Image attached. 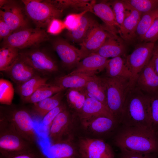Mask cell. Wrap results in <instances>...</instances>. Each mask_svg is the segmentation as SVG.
<instances>
[{
    "instance_id": "cell-27",
    "label": "cell",
    "mask_w": 158,
    "mask_h": 158,
    "mask_svg": "<svg viewBox=\"0 0 158 158\" xmlns=\"http://www.w3.org/2000/svg\"><path fill=\"white\" fill-rule=\"evenodd\" d=\"M107 75L109 78L123 77L131 78V74L122 56L116 57L109 59L105 67Z\"/></svg>"
},
{
    "instance_id": "cell-37",
    "label": "cell",
    "mask_w": 158,
    "mask_h": 158,
    "mask_svg": "<svg viewBox=\"0 0 158 158\" xmlns=\"http://www.w3.org/2000/svg\"><path fill=\"white\" fill-rule=\"evenodd\" d=\"M148 96V112L150 125L151 128L156 132L158 128V95Z\"/></svg>"
},
{
    "instance_id": "cell-31",
    "label": "cell",
    "mask_w": 158,
    "mask_h": 158,
    "mask_svg": "<svg viewBox=\"0 0 158 158\" xmlns=\"http://www.w3.org/2000/svg\"><path fill=\"white\" fill-rule=\"evenodd\" d=\"M54 4L59 9L63 11L66 9L82 12L89 11L90 12L92 5L96 1L90 0H52Z\"/></svg>"
},
{
    "instance_id": "cell-33",
    "label": "cell",
    "mask_w": 158,
    "mask_h": 158,
    "mask_svg": "<svg viewBox=\"0 0 158 158\" xmlns=\"http://www.w3.org/2000/svg\"><path fill=\"white\" fill-rule=\"evenodd\" d=\"M19 49L9 46H3L0 49V71H4L18 57Z\"/></svg>"
},
{
    "instance_id": "cell-32",
    "label": "cell",
    "mask_w": 158,
    "mask_h": 158,
    "mask_svg": "<svg viewBox=\"0 0 158 158\" xmlns=\"http://www.w3.org/2000/svg\"><path fill=\"white\" fill-rule=\"evenodd\" d=\"M158 15V7L142 14L136 28V37L141 40Z\"/></svg>"
},
{
    "instance_id": "cell-26",
    "label": "cell",
    "mask_w": 158,
    "mask_h": 158,
    "mask_svg": "<svg viewBox=\"0 0 158 158\" xmlns=\"http://www.w3.org/2000/svg\"><path fill=\"white\" fill-rule=\"evenodd\" d=\"M63 95L62 91L33 104L31 107L32 112L42 119L49 112L61 104Z\"/></svg>"
},
{
    "instance_id": "cell-17",
    "label": "cell",
    "mask_w": 158,
    "mask_h": 158,
    "mask_svg": "<svg viewBox=\"0 0 158 158\" xmlns=\"http://www.w3.org/2000/svg\"><path fill=\"white\" fill-rule=\"evenodd\" d=\"M125 3V16L118 34L124 41L129 42L136 38V28L142 14Z\"/></svg>"
},
{
    "instance_id": "cell-3",
    "label": "cell",
    "mask_w": 158,
    "mask_h": 158,
    "mask_svg": "<svg viewBox=\"0 0 158 158\" xmlns=\"http://www.w3.org/2000/svg\"><path fill=\"white\" fill-rule=\"evenodd\" d=\"M37 146L24 138L10 122L0 115V156L18 155L30 151Z\"/></svg>"
},
{
    "instance_id": "cell-28",
    "label": "cell",
    "mask_w": 158,
    "mask_h": 158,
    "mask_svg": "<svg viewBox=\"0 0 158 158\" xmlns=\"http://www.w3.org/2000/svg\"><path fill=\"white\" fill-rule=\"evenodd\" d=\"M117 121L114 119L104 116L96 117L82 122L83 126L92 131L103 133L111 130Z\"/></svg>"
},
{
    "instance_id": "cell-39",
    "label": "cell",
    "mask_w": 158,
    "mask_h": 158,
    "mask_svg": "<svg viewBox=\"0 0 158 158\" xmlns=\"http://www.w3.org/2000/svg\"><path fill=\"white\" fill-rule=\"evenodd\" d=\"M88 12L90 11H85L79 13H72L68 15L63 21L66 28L68 31L76 30L80 24L82 16Z\"/></svg>"
},
{
    "instance_id": "cell-23",
    "label": "cell",
    "mask_w": 158,
    "mask_h": 158,
    "mask_svg": "<svg viewBox=\"0 0 158 158\" xmlns=\"http://www.w3.org/2000/svg\"><path fill=\"white\" fill-rule=\"evenodd\" d=\"M90 12L99 17L104 22V26L109 30L114 33L118 34V28L109 2H96L92 5Z\"/></svg>"
},
{
    "instance_id": "cell-5",
    "label": "cell",
    "mask_w": 158,
    "mask_h": 158,
    "mask_svg": "<svg viewBox=\"0 0 158 158\" xmlns=\"http://www.w3.org/2000/svg\"><path fill=\"white\" fill-rule=\"evenodd\" d=\"M106 89L107 106L116 120L119 121L130 86L129 79L102 78Z\"/></svg>"
},
{
    "instance_id": "cell-29",
    "label": "cell",
    "mask_w": 158,
    "mask_h": 158,
    "mask_svg": "<svg viewBox=\"0 0 158 158\" xmlns=\"http://www.w3.org/2000/svg\"><path fill=\"white\" fill-rule=\"evenodd\" d=\"M65 89L63 88L55 85L47 83L39 87L31 96L22 101L24 103L33 104Z\"/></svg>"
},
{
    "instance_id": "cell-20",
    "label": "cell",
    "mask_w": 158,
    "mask_h": 158,
    "mask_svg": "<svg viewBox=\"0 0 158 158\" xmlns=\"http://www.w3.org/2000/svg\"><path fill=\"white\" fill-rule=\"evenodd\" d=\"M4 72L17 85L23 84L37 74L36 71L19 56Z\"/></svg>"
},
{
    "instance_id": "cell-43",
    "label": "cell",
    "mask_w": 158,
    "mask_h": 158,
    "mask_svg": "<svg viewBox=\"0 0 158 158\" xmlns=\"http://www.w3.org/2000/svg\"><path fill=\"white\" fill-rule=\"evenodd\" d=\"M47 32L52 35H57L66 28L63 21L59 19L52 20L47 26Z\"/></svg>"
},
{
    "instance_id": "cell-35",
    "label": "cell",
    "mask_w": 158,
    "mask_h": 158,
    "mask_svg": "<svg viewBox=\"0 0 158 158\" xmlns=\"http://www.w3.org/2000/svg\"><path fill=\"white\" fill-rule=\"evenodd\" d=\"M14 90L11 83L3 78L0 79V103L10 105L13 99Z\"/></svg>"
},
{
    "instance_id": "cell-42",
    "label": "cell",
    "mask_w": 158,
    "mask_h": 158,
    "mask_svg": "<svg viewBox=\"0 0 158 158\" xmlns=\"http://www.w3.org/2000/svg\"><path fill=\"white\" fill-rule=\"evenodd\" d=\"M0 158H45L41 149L37 147L32 150L23 154L13 156L2 157Z\"/></svg>"
},
{
    "instance_id": "cell-41",
    "label": "cell",
    "mask_w": 158,
    "mask_h": 158,
    "mask_svg": "<svg viewBox=\"0 0 158 158\" xmlns=\"http://www.w3.org/2000/svg\"><path fill=\"white\" fill-rule=\"evenodd\" d=\"M158 40V15L146 33L141 41L155 43Z\"/></svg>"
},
{
    "instance_id": "cell-30",
    "label": "cell",
    "mask_w": 158,
    "mask_h": 158,
    "mask_svg": "<svg viewBox=\"0 0 158 158\" xmlns=\"http://www.w3.org/2000/svg\"><path fill=\"white\" fill-rule=\"evenodd\" d=\"M48 78L37 75L26 82L17 85L16 90L22 100L31 96L40 87L47 84Z\"/></svg>"
},
{
    "instance_id": "cell-13",
    "label": "cell",
    "mask_w": 158,
    "mask_h": 158,
    "mask_svg": "<svg viewBox=\"0 0 158 158\" xmlns=\"http://www.w3.org/2000/svg\"><path fill=\"white\" fill-rule=\"evenodd\" d=\"M134 85L147 95H158V75L151 59L138 75Z\"/></svg>"
},
{
    "instance_id": "cell-15",
    "label": "cell",
    "mask_w": 158,
    "mask_h": 158,
    "mask_svg": "<svg viewBox=\"0 0 158 158\" xmlns=\"http://www.w3.org/2000/svg\"><path fill=\"white\" fill-rule=\"evenodd\" d=\"M108 30V35L104 42L93 54H97L107 59L122 56L124 55L126 50L124 41L117 34Z\"/></svg>"
},
{
    "instance_id": "cell-10",
    "label": "cell",
    "mask_w": 158,
    "mask_h": 158,
    "mask_svg": "<svg viewBox=\"0 0 158 158\" xmlns=\"http://www.w3.org/2000/svg\"><path fill=\"white\" fill-rule=\"evenodd\" d=\"M72 124L71 117L66 108L59 114L48 128V136L51 144L73 139Z\"/></svg>"
},
{
    "instance_id": "cell-18",
    "label": "cell",
    "mask_w": 158,
    "mask_h": 158,
    "mask_svg": "<svg viewBox=\"0 0 158 158\" xmlns=\"http://www.w3.org/2000/svg\"><path fill=\"white\" fill-rule=\"evenodd\" d=\"M78 114L81 123L100 116H106L116 120L107 106L99 101L89 97H86Z\"/></svg>"
},
{
    "instance_id": "cell-46",
    "label": "cell",
    "mask_w": 158,
    "mask_h": 158,
    "mask_svg": "<svg viewBox=\"0 0 158 158\" xmlns=\"http://www.w3.org/2000/svg\"><path fill=\"white\" fill-rule=\"evenodd\" d=\"M154 69L158 75V46H155L151 58Z\"/></svg>"
},
{
    "instance_id": "cell-9",
    "label": "cell",
    "mask_w": 158,
    "mask_h": 158,
    "mask_svg": "<svg viewBox=\"0 0 158 158\" xmlns=\"http://www.w3.org/2000/svg\"><path fill=\"white\" fill-rule=\"evenodd\" d=\"M78 149L80 158H115L111 147L101 139L81 138Z\"/></svg>"
},
{
    "instance_id": "cell-19",
    "label": "cell",
    "mask_w": 158,
    "mask_h": 158,
    "mask_svg": "<svg viewBox=\"0 0 158 158\" xmlns=\"http://www.w3.org/2000/svg\"><path fill=\"white\" fill-rule=\"evenodd\" d=\"M42 151L45 158H80L73 139L51 144Z\"/></svg>"
},
{
    "instance_id": "cell-24",
    "label": "cell",
    "mask_w": 158,
    "mask_h": 158,
    "mask_svg": "<svg viewBox=\"0 0 158 158\" xmlns=\"http://www.w3.org/2000/svg\"><path fill=\"white\" fill-rule=\"evenodd\" d=\"M109 60L108 59L96 54H92L80 61L76 68L69 73L101 71L105 68Z\"/></svg>"
},
{
    "instance_id": "cell-11",
    "label": "cell",
    "mask_w": 158,
    "mask_h": 158,
    "mask_svg": "<svg viewBox=\"0 0 158 158\" xmlns=\"http://www.w3.org/2000/svg\"><path fill=\"white\" fill-rule=\"evenodd\" d=\"M104 26L99 24L90 31L84 41L79 44L78 52L80 59L96 52L104 42L108 35Z\"/></svg>"
},
{
    "instance_id": "cell-36",
    "label": "cell",
    "mask_w": 158,
    "mask_h": 158,
    "mask_svg": "<svg viewBox=\"0 0 158 158\" xmlns=\"http://www.w3.org/2000/svg\"><path fill=\"white\" fill-rule=\"evenodd\" d=\"M125 2L142 14L158 7V0H125Z\"/></svg>"
},
{
    "instance_id": "cell-34",
    "label": "cell",
    "mask_w": 158,
    "mask_h": 158,
    "mask_svg": "<svg viewBox=\"0 0 158 158\" xmlns=\"http://www.w3.org/2000/svg\"><path fill=\"white\" fill-rule=\"evenodd\" d=\"M66 96L69 106L79 113L86 99L85 94L79 89L69 88Z\"/></svg>"
},
{
    "instance_id": "cell-8",
    "label": "cell",
    "mask_w": 158,
    "mask_h": 158,
    "mask_svg": "<svg viewBox=\"0 0 158 158\" xmlns=\"http://www.w3.org/2000/svg\"><path fill=\"white\" fill-rule=\"evenodd\" d=\"M155 46V43L144 42L137 46L126 57V65L132 75L130 86L134 85L138 75L151 60Z\"/></svg>"
},
{
    "instance_id": "cell-45",
    "label": "cell",
    "mask_w": 158,
    "mask_h": 158,
    "mask_svg": "<svg viewBox=\"0 0 158 158\" xmlns=\"http://www.w3.org/2000/svg\"><path fill=\"white\" fill-rule=\"evenodd\" d=\"M151 154L132 153L121 152L120 158H154Z\"/></svg>"
},
{
    "instance_id": "cell-7",
    "label": "cell",
    "mask_w": 158,
    "mask_h": 158,
    "mask_svg": "<svg viewBox=\"0 0 158 158\" xmlns=\"http://www.w3.org/2000/svg\"><path fill=\"white\" fill-rule=\"evenodd\" d=\"M49 39L47 32L42 28H24L12 33L3 40L2 44L22 49L37 46Z\"/></svg>"
},
{
    "instance_id": "cell-4",
    "label": "cell",
    "mask_w": 158,
    "mask_h": 158,
    "mask_svg": "<svg viewBox=\"0 0 158 158\" xmlns=\"http://www.w3.org/2000/svg\"><path fill=\"white\" fill-rule=\"evenodd\" d=\"M0 116L13 126L17 132L32 144L37 146L38 137L30 112L23 108L1 107Z\"/></svg>"
},
{
    "instance_id": "cell-14",
    "label": "cell",
    "mask_w": 158,
    "mask_h": 158,
    "mask_svg": "<svg viewBox=\"0 0 158 158\" xmlns=\"http://www.w3.org/2000/svg\"><path fill=\"white\" fill-rule=\"evenodd\" d=\"M1 8L0 17L12 32L24 28L26 26L27 22L20 7L13 4L8 3L7 2Z\"/></svg>"
},
{
    "instance_id": "cell-12",
    "label": "cell",
    "mask_w": 158,
    "mask_h": 158,
    "mask_svg": "<svg viewBox=\"0 0 158 158\" xmlns=\"http://www.w3.org/2000/svg\"><path fill=\"white\" fill-rule=\"evenodd\" d=\"M19 56L36 71L45 74L57 71L55 62L44 52L39 50L20 53Z\"/></svg>"
},
{
    "instance_id": "cell-2",
    "label": "cell",
    "mask_w": 158,
    "mask_h": 158,
    "mask_svg": "<svg viewBox=\"0 0 158 158\" xmlns=\"http://www.w3.org/2000/svg\"><path fill=\"white\" fill-rule=\"evenodd\" d=\"M148 95L134 85L130 86L119 121L124 126L152 129L148 115Z\"/></svg>"
},
{
    "instance_id": "cell-44",
    "label": "cell",
    "mask_w": 158,
    "mask_h": 158,
    "mask_svg": "<svg viewBox=\"0 0 158 158\" xmlns=\"http://www.w3.org/2000/svg\"><path fill=\"white\" fill-rule=\"evenodd\" d=\"M0 37L3 40L9 36L12 32L3 19L0 17Z\"/></svg>"
},
{
    "instance_id": "cell-1",
    "label": "cell",
    "mask_w": 158,
    "mask_h": 158,
    "mask_svg": "<svg viewBox=\"0 0 158 158\" xmlns=\"http://www.w3.org/2000/svg\"><path fill=\"white\" fill-rule=\"evenodd\" d=\"M114 142L123 152L152 154L158 152V138L156 132L151 129L124 126L117 134Z\"/></svg>"
},
{
    "instance_id": "cell-6",
    "label": "cell",
    "mask_w": 158,
    "mask_h": 158,
    "mask_svg": "<svg viewBox=\"0 0 158 158\" xmlns=\"http://www.w3.org/2000/svg\"><path fill=\"white\" fill-rule=\"evenodd\" d=\"M29 17L37 28L47 26L54 19H59L63 11L58 8L51 0H24L22 1Z\"/></svg>"
},
{
    "instance_id": "cell-38",
    "label": "cell",
    "mask_w": 158,
    "mask_h": 158,
    "mask_svg": "<svg viewBox=\"0 0 158 158\" xmlns=\"http://www.w3.org/2000/svg\"><path fill=\"white\" fill-rule=\"evenodd\" d=\"M109 3L113 10L119 31L122 26L125 16L126 4L123 0H114Z\"/></svg>"
},
{
    "instance_id": "cell-25",
    "label": "cell",
    "mask_w": 158,
    "mask_h": 158,
    "mask_svg": "<svg viewBox=\"0 0 158 158\" xmlns=\"http://www.w3.org/2000/svg\"><path fill=\"white\" fill-rule=\"evenodd\" d=\"M79 89L86 97L97 100L107 106L106 89L102 78L96 75L84 87Z\"/></svg>"
},
{
    "instance_id": "cell-21",
    "label": "cell",
    "mask_w": 158,
    "mask_h": 158,
    "mask_svg": "<svg viewBox=\"0 0 158 158\" xmlns=\"http://www.w3.org/2000/svg\"><path fill=\"white\" fill-rule=\"evenodd\" d=\"M97 73L90 72L68 74L55 79V85L65 89H79L84 87L87 83L95 76Z\"/></svg>"
},
{
    "instance_id": "cell-22",
    "label": "cell",
    "mask_w": 158,
    "mask_h": 158,
    "mask_svg": "<svg viewBox=\"0 0 158 158\" xmlns=\"http://www.w3.org/2000/svg\"><path fill=\"white\" fill-rule=\"evenodd\" d=\"M90 12H87L82 16L80 24L76 30L68 31L66 36L71 41L79 44L81 43L92 29L99 24Z\"/></svg>"
},
{
    "instance_id": "cell-40",
    "label": "cell",
    "mask_w": 158,
    "mask_h": 158,
    "mask_svg": "<svg viewBox=\"0 0 158 158\" xmlns=\"http://www.w3.org/2000/svg\"><path fill=\"white\" fill-rule=\"evenodd\" d=\"M66 108V105L61 103L59 106L50 111L44 116L42 119V124L49 128L59 114Z\"/></svg>"
},
{
    "instance_id": "cell-16",
    "label": "cell",
    "mask_w": 158,
    "mask_h": 158,
    "mask_svg": "<svg viewBox=\"0 0 158 158\" xmlns=\"http://www.w3.org/2000/svg\"><path fill=\"white\" fill-rule=\"evenodd\" d=\"M53 47L63 64L68 68L76 66L81 60L78 49L63 40H56Z\"/></svg>"
}]
</instances>
